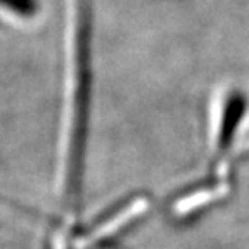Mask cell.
I'll return each mask as SVG.
<instances>
[{
	"label": "cell",
	"mask_w": 249,
	"mask_h": 249,
	"mask_svg": "<svg viewBox=\"0 0 249 249\" xmlns=\"http://www.w3.org/2000/svg\"><path fill=\"white\" fill-rule=\"evenodd\" d=\"M147 206H149V202L145 197L133 199L128 206H124L121 211L114 213L113 216L107 218L104 223H101L99 227H95L89 235H85V239L80 242V248H89V246L95 244V242L101 241V239L109 237V233H113V232H116V230L123 229L126 223H130V220L140 216V214L147 210Z\"/></svg>",
	"instance_id": "6da1fadb"
}]
</instances>
